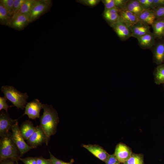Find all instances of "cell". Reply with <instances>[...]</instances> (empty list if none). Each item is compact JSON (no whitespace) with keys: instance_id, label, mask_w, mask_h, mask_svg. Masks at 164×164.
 <instances>
[{"instance_id":"obj_35","label":"cell","mask_w":164,"mask_h":164,"mask_svg":"<svg viewBox=\"0 0 164 164\" xmlns=\"http://www.w3.org/2000/svg\"><path fill=\"white\" fill-rule=\"evenodd\" d=\"M37 164H52V163L50 159H46L41 156L37 157Z\"/></svg>"},{"instance_id":"obj_8","label":"cell","mask_w":164,"mask_h":164,"mask_svg":"<svg viewBox=\"0 0 164 164\" xmlns=\"http://www.w3.org/2000/svg\"><path fill=\"white\" fill-rule=\"evenodd\" d=\"M43 105L37 99L27 103L25 107L23 115L26 114L29 118L32 119L40 118L39 114L41 109L43 108Z\"/></svg>"},{"instance_id":"obj_6","label":"cell","mask_w":164,"mask_h":164,"mask_svg":"<svg viewBox=\"0 0 164 164\" xmlns=\"http://www.w3.org/2000/svg\"><path fill=\"white\" fill-rule=\"evenodd\" d=\"M27 142L29 145L34 148L43 143L48 145L46 135L40 125L36 127L34 132L27 140Z\"/></svg>"},{"instance_id":"obj_7","label":"cell","mask_w":164,"mask_h":164,"mask_svg":"<svg viewBox=\"0 0 164 164\" xmlns=\"http://www.w3.org/2000/svg\"><path fill=\"white\" fill-rule=\"evenodd\" d=\"M18 119L11 118L8 112L2 111L0 114V136H2L7 134L11 130Z\"/></svg>"},{"instance_id":"obj_30","label":"cell","mask_w":164,"mask_h":164,"mask_svg":"<svg viewBox=\"0 0 164 164\" xmlns=\"http://www.w3.org/2000/svg\"><path fill=\"white\" fill-rule=\"evenodd\" d=\"M26 0H14L13 15L16 13L20 9ZM12 15V16H13Z\"/></svg>"},{"instance_id":"obj_28","label":"cell","mask_w":164,"mask_h":164,"mask_svg":"<svg viewBox=\"0 0 164 164\" xmlns=\"http://www.w3.org/2000/svg\"><path fill=\"white\" fill-rule=\"evenodd\" d=\"M142 7L145 10L152 9L155 8L153 0H138Z\"/></svg>"},{"instance_id":"obj_29","label":"cell","mask_w":164,"mask_h":164,"mask_svg":"<svg viewBox=\"0 0 164 164\" xmlns=\"http://www.w3.org/2000/svg\"><path fill=\"white\" fill-rule=\"evenodd\" d=\"M50 154V159L52 164H73L74 160L72 159L69 162H65L61 160H60L55 157L49 151Z\"/></svg>"},{"instance_id":"obj_11","label":"cell","mask_w":164,"mask_h":164,"mask_svg":"<svg viewBox=\"0 0 164 164\" xmlns=\"http://www.w3.org/2000/svg\"><path fill=\"white\" fill-rule=\"evenodd\" d=\"M30 23L28 16L22 14L15 15L12 16L8 26L21 30L23 29Z\"/></svg>"},{"instance_id":"obj_24","label":"cell","mask_w":164,"mask_h":164,"mask_svg":"<svg viewBox=\"0 0 164 164\" xmlns=\"http://www.w3.org/2000/svg\"><path fill=\"white\" fill-rule=\"evenodd\" d=\"M36 1V0H26L19 10L14 15L22 14L29 16L32 7Z\"/></svg>"},{"instance_id":"obj_34","label":"cell","mask_w":164,"mask_h":164,"mask_svg":"<svg viewBox=\"0 0 164 164\" xmlns=\"http://www.w3.org/2000/svg\"><path fill=\"white\" fill-rule=\"evenodd\" d=\"M105 162L106 164H120L121 163L114 154L109 155Z\"/></svg>"},{"instance_id":"obj_12","label":"cell","mask_w":164,"mask_h":164,"mask_svg":"<svg viewBox=\"0 0 164 164\" xmlns=\"http://www.w3.org/2000/svg\"><path fill=\"white\" fill-rule=\"evenodd\" d=\"M119 14L120 20L130 27L139 21L137 16L125 7L119 9Z\"/></svg>"},{"instance_id":"obj_37","label":"cell","mask_w":164,"mask_h":164,"mask_svg":"<svg viewBox=\"0 0 164 164\" xmlns=\"http://www.w3.org/2000/svg\"><path fill=\"white\" fill-rule=\"evenodd\" d=\"M16 161L11 159H8L0 161V164H15Z\"/></svg>"},{"instance_id":"obj_4","label":"cell","mask_w":164,"mask_h":164,"mask_svg":"<svg viewBox=\"0 0 164 164\" xmlns=\"http://www.w3.org/2000/svg\"><path fill=\"white\" fill-rule=\"evenodd\" d=\"M11 130L12 139L19 150L20 157L29 150L34 148L25 141L20 133L18 121L13 126Z\"/></svg>"},{"instance_id":"obj_41","label":"cell","mask_w":164,"mask_h":164,"mask_svg":"<svg viewBox=\"0 0 164 164\" xmlns=\"http://www.w3.org/2000/svg\"><path fill=\"white\" fill-rule=\"evenodd\" d=\"M163 39H164V36H163Z\"/></svg>"},{"instance_id":"obj_27","label":"cell","mask_w":164,"mask_h":164,"mask_svg":"<svg viewBox=\"0 0 164 164\" xmlns=\"http://www.w3.org/2000/svg\"><path fill=\"white\" fill-rule=\"evenodd\" d=\"M5 9L12 17L13 15V7L14 0H0Z\"/></svg>"},{"instance_id":"obj_9","label":"cell","mask_w":164,"mask_h":164,"mask_svg":"<svg viewBox=\"0 0 164 164\" xmlns=\"http://www.w3.org/2000/svg\"><path fill=\"white\" fill-rule=\"evenodd\" d=\"M111 26L121 40H126L132 37L130 27L120 19Z\"/></svg>"},{"instance_id":"obj_14","label":"cell","mask_w":164,"mask_h":164,"mask_svg":"<svg viewBox=\"0 0 164 164\" xmlns=\"http://www.w3.org/2000/svg\"><path fill=\"white\" fill-rule=\"evenodd\" d=\"M82 146L96 157L104 162L110 155L102 147L96 144H83Z\"/></svg>"},{"instance_id":"obj_32","label":"cell","mask_w":164,"mask_h":164,"mask_svg":"<svg viewBox=\"0 0 164 164\" xmlns=\"http://www.w3.org/2000/svg\"><path fill=\"white\" fill-rule=\"evenodd\" d=\"M153 10L156 19L164 18V5L156 8Z\"/></svg>"},{"instance_id":"obj_13","label":"cell","mask_w":164,"mask_h":164,"mask_svg":"<svg viewBox=\"0 0 164 164\" xmlns=\"http://www.w3.org/2000/svg\"><path fill=\"white\" fill-rule=\"evenodd\" d=\"M132 153L129 147L125 144L120 143L116 146L114 154L120 162L124 163L129 158Z\"/></svg>"},{"instance_id":"obj_16","label":"cell","mask_w":164,"mask_h":164,"mask_svg":"<svg viewBox=\"0 0 164 164\" xmlns=\"http://www.w3.org/2000/svg\"><path fill=\"white\" fill-rule=\"evenodd\" d=\"M155 39L153 33L151 32L138 38V43L142 49H152L156 43Z\"/></svg>"},{"instance_id":"obj_40","label":"cell","mask_w":164,"mask_h":164,"mask_svg":"<svg viewBox=\"0 0 164 164\" xmlns=\"http://www.w3.org/2000/svg\"><path fill=\"white\" fill-rule=\"evenodd\" d=\"M163 86H164V84H163Z\"/></svg>"},{"instance_id":"obj_36","label":"cell","mask_w":164,"mask_h":164,"mask_svg":"<svg viewBox=\"0 0 164 164\" xmlns=\"http://www.w3.org/2000/svg\"><path fill=\"white\" fill-rule=\"evenodd\" d=\"M100 2V1L98 0H87L82 1L83 3L91 6H96Z\"/></svg>"},{"instance_id":"obj_2","label":"cell","mask_w":164,"mask_h":164,"mask_svg":"<svg viewBox=\"0 0 164 164\" xmlns=\"http://www.w3.org/2000/svg\"><path fill=\"white\" fill-rule=\"evenodd\" d=\"M20 152L12 138V133L1 137L0 139V162L8 159L19 160Z\"/></svg>"},{"instance_id":"obj_17","label":"cell","mask_w":164,"mask_h":164,"mask_svg":"<svg viewBox=\"0 0 164 164\" xmlns=\"http://www.w3.org/2000/svg\"><path fill=\"white\" fill-rule=\"evenodd\" d=\"M103 15L104 19L111 26L119 20V9L115 7L108 9H105Z\"/></svg>"},{"instance_id":"obj_31","label":"cell","mask_w":164,"mask_h":164,"mask_svg":"<svg viewBox=\"0 0 164 164\" xmlns=\"http://www.w3.org/2000/svg\"><path fill=\"white\" fill-rule=\"evenodd\" d=\"M37 157H28L24 158L20 157L19 160L24 164H37Z\"/></svg>"},{"instance_id":"obj_15","label":"cell","mask_w":164,"mask_h":164,"mask_svg":"<svg viewBox=\"0 0 164 164\" xmlns=\"http://www.w3.org/2000/svg\"><path fill=\"white\" fill-rule=\"evenodd\" d=\"M130 28L131 31L132 37L137 39L151 32L149 26L140 21L130 27Z\"/></svg>"},{"instance_id":"obj_26","label":"cell","mask_w":164,"mask_h":164,"mask_svg":"<svg viewBox=\"0 0 164 164\" xmlns=\"http://www.w3.org/2000/svg\"><path fill=\"white\" fill-rule=\"evenodd\" d=\"M124 164H144L142 156L132 153L129 158Z\"/></svg>"},{"instance_id":"obj_3","label":"cell","mask_w":164,"mask_h":164,"mask_svg":"<svg viewBox=\"0 0 164 164\" xmlns=\"http://www.w3.org/2000/svg\"><path fill=\"white\" fill-rule=\"evenodd\" d=\"M1 90L4 96L17 108L23 109L25 108L28 98L26 93L21 92L13 87L9 85L2 86Z\"/></svg>"},{"instance_id":"obj_23","label":"cell","mask_w":164,"mask_h":164,"mask_svg":"<svg viewBox=\"0 0 164 164\" xmlns=\"http://www.w3.org/2000/svg\"><path fill=\"white\" fill-rule=\"evenodd\" d=\"M128 0H104L102 2L105 6V9L114 8L121 9L125 7Z\"/></svg>"},{"instance_id":"obj_25","label":"cell","mask_w":164,"mask_h":164,"mask_svg":"<svg viewBox=\"0 0 164 164\" xmlns=\"http://www.w3.org/2000/svg\"><path fill=\"white\" fill-rule=\"evenodd\" d=\"M12 16L9 14L2 3L0 2V24L9 26Z\"/></svg>"},{"instance_id":"obj_42","label":"cell","mask_w":164,"mask_h":164,"mask_svg":"<svg viewBox=\"0 0 164 164\" xmlns=\"http://www.w3.org/2000/svg\"></svg>"},{"instance_id":"obj_38","label":"cell","mask_w":164,"mask_h":164,"mask_svg":"<svg viewBox=\"0 0 164 164\" xmlns=\"http://www.w3.org/2000/svg\"><path fill=\"white\" fill-rule=\"evenodd\" d=\"M155 8L164 5V0H153Z\"/></svg>"},{"instance_id":"obj_22","label":"cell","mask_w":164,"mask_h":164,"mask_svg":"<svg viewBox=\"0 0 164 164\" xmlns=\"http://www.w3.org/2000/svg\"><path fill=\"white\" fill-rule=\"evenodd\" d=\"M154 82L157 85L164 84V63L159 65L155 69L153 73Z\"/></svg>"},{"instance_id":"obj_19","label":"cell","mask_w":164,"mask_h":164,"mask_svg":"<svg viewBox=\"0 0 164 164\" xmlns=\"http://www.w3.org/2000/svg\"><path fill=\"white\" fill-rule=\"evenodd\" d=\"M36 127L29 120L23 122L19 127L20 133L25 140H27L34 132Z\"/></svg>"},{"instance_id":"obj_18","label":"cell","mask_w":164,"mask_h":164,"mask_svg":"<svg viewBox=\"0 0 164 164\" xmlns=\"http://www.w3.org/2000/svg\"><path fill=\"white\" fill-rule=\"evenodd\" d=\"M152 26L156 39H160L164 36V18L156 19Z\"/></svg>"},{"instance_id":"obj_5","label":"cell","mask_w":164,"mask_h":164,"mask_svg":"<svg viewBox=\"0 0 164 164\" xmlns=\"http://www.w3.org/2000/svg\"><path fill=\"white\" fill-rule=\"evenodd\" d=\"M50 3L48 0H37L29 16L30 22L38 19L47 12L50 8Z\"/></svg>"},{"instance_id":"obj_1","label":"cell","mask_w":164,"mask_h":164,"mask_svg":"<svg viewBox=\"0 0 164 164\" xmlns=\"http://www.w3.org/2000/svg\"><path fill=\"white\" fill-rule=\"evenodd\" d=\"M43 112L40 119V125L43 130L48 144L51 136L55 134L59 121L57 111L52 105L43 104Z\"/></svg>"},{"instance_id":"obj_10","label":"cell","mask_w":164,"mask_h":164,"mask_svg":"<svg viewBox=\"0 0 164 164\" xmlns=\"http://www.w3.org/2000/svg\"><path fill=\"white\" fill-rule=\"evenodd\" d=\"M162 39L156 42L152 48L153 62L157 65L164 62V39Z\"/></svg>"},{"instance_id":"obj_33","label":"cell","mask_w":164,"mask_h":164,"mask_svg":"<svg viewBox=\"0 0 164 164\" xmlns=\"http://www.w3.org/2000/svg\"><path fill=\"white\" fill-rule=\"evenodd\" d=\"M7 99L5 97H0V111L4 110L8 112V109L9 106L6 103Z\"/></svg>"},{"instance_id":"obj_20","label":"cell","mask_w":164,"mask_h":164,"mask_svg":"<svg viewBox=\"0 0 164 164\" xmlns=\"http://www.w3.org/2000/svg\"><path fill=\"white\" fill-rule=\"evenodd\" d=\"M138 17L139 21L149 26H152L156 19L154 12L152 9L144 10Z\"/></svg>"},{"instance_id":"obj_39","label":"cell","mask_w":164,"mask_h":164,"mask_svg":"<svg viewBox=\"0 0 164 164\" xmlns=\"http://www.w3.org/2000/svg\"><path fill=\"white\" fill-rule=\"evenodd\" d=\"M19 164V163L18 162V161H17L16 162V164Z\"/></svg>"},{"instance_id":"obj_21","label":"cell","mask_w":164,"mask_h":164,"mask_svg":"<svg viewBox=\"0 0 164 164\" xmlns=\"http://www.w3.org/2000/svg\"><path fill=\"white\" fill-rule=\"evenodd\" d=\"M125 7L138 16L145 10L138 0H128Z\"/></svg>"}]
</instances>
